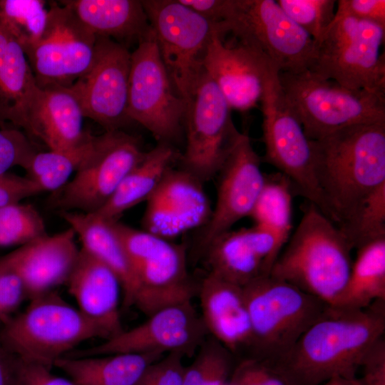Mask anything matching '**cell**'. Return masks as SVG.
I'll return each instance as SVG.
<instances>
[{
  "label": "cell",
  "instance_id": "cell-24",
  "mask_svg": "<svg viewBox=\"0 0 385 385\" xmlns=\"http://www.w3.org/2000/svg\"><path fill=\"white\" fill-rule=\"evenodd\" d=\"M66 284L78 310L110 338L124 330L118 309L120 282L111 269L83 247Z\"/></svg>",
  "mask_w": 385,
  "mask_h": 385
},
{
  "label": "cell",
  "instance_id": "cell-37",
  "mask_svg": "<svg viewBox=\"0 0 385 385\" xmlns=\"http://www.w3.org/2000/svg\"><path fill=\"white\" fill-rule=\"evenodd\" d=\"M48 235L40 213L20 202L0 207V247L24 245Z\"/></svg>",
  "mask_w": 385,
  "mask_h": 385
},
{
  "label": "cell",
  "instance_id": "cell-30",
  "mask_svg": "<svg viewBox=\"0 0 385 385\" xmlns=\"http://www.w3.org/2000/svg\"><path fill=\"white\" fill-rule=\"evenodd\" d=\"M176 157L170 144L158 143L125 176L119 186L96 213L107 220H117L126 210L147 201L155 191Z\"/></svg>",
  "mask_w": 385,
  "mask_h": 385
},
{
  "label": "cell",
  "instance_id": "cell-7",
  "mask_svg": "<svg viewBox=\"0 0 385 385\" xmlns=\"http://www.w3.org/2000/svg\"><path fill=\"white\" fill-rule=\"evenodd\" d=\"M385 27L349 16L334 14L314 41L308 71L352 90L385 93Z\"/></svg>",
  "mask_w": 385,
  "mask_h": 385
},
{
  "label": "cell",
  "instance_id": "cell-5",
  "mask_svg": "<svg viewBox=\"0 0 385 385\" xmlns=\"http://www.w3.org/2000/svg\"><path fill=\"white\" fill-rule=\"evenodd\" d=\"M243 289L252 332L245 357L270 362L283 356L329 305L270 275Z\"/></svg>",
  "mask_w": 385,
  "mask_h": 385
},
{
  "label": "cell",
  "instance_id": "cell-46",
  "mask_svg": "<svg viewBox=\"0 0 385 385\" xmlns=\"http://www.w3.org/2000/svg\"><path fill=\"white\" fill-rule=\"evenodd\" d=\"M21 361L18 385H75L71 380L53 374L51 369L43 365Z\"/></svg>",
  "mask_w": 385,
  "mask_h": 385
},
{
  "label": "cell",
  "instance_id": "cell-11",
  "mask_svg": "<svg viewBox=\"0 0 385 385\" xmlns=\"http://www.w3.org/2000/svg\"><path fill=\"white\" fill-rule=\"evenodd\" d=\"M145 154L138 139L121 130L94 135L92 146L75 176L52 192L49 206L57 211L96 212Z\"/></svg>",
  "mask_w": 385,
  "mask_h": 385
},
{
  "label": "cell",
  "instance_id": "cell-31",
  "mask_svg": "<svg viewBox=\"0 0 385 385\" xmlns=\"http://www.w3.org/2000/svg\"><path fill=\"white\" fill-rule=\"evenodd\" d=\"M385 301V237L356 248L348 280L332 306L364 309Z\"/></svg>",
  "mask_w": 385,
  "mask_h": 385
},
{
  "label": "cell",
  "instance_id": "cell-19",
  "mask_svg": "<svg viewBox=\"0 0 385 385\" xmlns=\"http://www.w3.org/2000/svg\"><path fill=\"white\" fill-rule=\"evenodd\" d=\"M202 68L230 108L241 112L260 103L267 76L277 69L261 53L234 39L227 43L217 32L207 46Z\"/></svg>",
  "mask_w": 385,
  "mask_h": 385
},
{
  "label": "cell",
  "instance_id": "cell-20",
  "mask_svg": "<svg viewBox=\"0 0 385 385\" xmlns=\"http://www.w3.org/2000/svg\"><path fill=\"white\" fill-rule=\"evenodd\" d=\"M202 184L183 169H170L147 200L145 230L167 239L202 227L212 213Z\"/></svg>",
  "mask_w": 385,
  "mask_h": 385
},
{
  "label": "cell",
  "instance_id": "cell-22",
  "mask_svg": "<svg viewBox=\"0 0 385 385\" xmlns=\"http://www.w3.org/2000/svg\"><path fill=\"white\" fill-rule=\"evenodd\" d=\"M76 235L69 227L21 245L0 258L20 277L27 299L31 300L66 284L80 250Z\"/></svg>",
  "mask_w": 385,
  "mask_h": 385
},
{
  "label": "cell",
  "instance_id": "cell-18",
  "mask_svg": "<svg viewBox=\"0 0 385 385\" xmlns=\"http://www.w3.org/2000/svg\"><path fill=\"white\" fill-rule=\"evenodd\" d=\"M261 159L247 132L241 135L217 175L219 181L215 206L202 227L195 245L202 256L209 245L230 230L241 219L250 216L265 183Z\"/></svg>",
  "mask_w": 385,
  "mask_h": 385
},
{
  "label": "cell",
  "instance_id": "cell-9",
  "mask_svg": "<svg viewBox=\"0 0 385 385\" xmlns=\"http://www.w3.org/2000/svg\"><path fill=\"white\" fill-rule=\"evenodd\" d=\"M111 225L135 274V305L147 317L170 306L192 301L198 285L188 274L185 247L118 220Z\"/></svg>",
  "mask_w": 385,
  "mask_h": 385
},
{
  "label": "cell",
  "instance_id": "cell-16",
  "mask_svg": "<svg viewBox=\"0 0 385 385\" xmlns=\"http://www.w3.org/2000/svg\"><path fill=\"white\" fill-rule=\"evenodd\" d=\"M141 324L64 356L84 357L123 353L180 352L192 356L209 333L192 301L163 308Z\"/></svg>",
  "mask_w": 385,
  "mask_h": 385
},
{
  "label": "cell",
  "instance_id": "cell-38",
  "mask_svg": "<svg viewBox=\"0 0 385 385\" xmlns=\"http://www.w3.org/2000/svg\"><path fill=\"white\" fill-rule=\"evenodd\" d=\"M284 12L314 41L334 19L335 0H277Z\"/></svg>",
  "mask_w": 385,
  "mask_h": 385
},
{
  "label": "cell",
  "instance_id": "cell-4",
  "mask_svg": "<svg viewBox=\"0 0 385 385\" xmlns=\"http://www.w3.org/2000/svg\"><path fill=\"white\" fill-rule=\"evenodd\" d=\"M0 329V340L22 361L48 369L55 361L92 338L109 334L54 291L30 300Z\"/></svg>",
  "mask_w": 385,
  "mask_h": 385
},
{
  "label": "cell",
  "instance_id": "cell-29",
  "mask_svg": "<svg viewBox=\"0 0 385 385\" xmlns=\"http://www.w3.org/2000/svg\"><path fill=\"white\" fill-rule=\"evenodd\" d=\"M163 356L159 353H123L57 359L75 385H135L145 369Z\"/></svg>",
  "mask_w": 385,
  "mask_h": 385
},
{
  "label": "cell",
  "instance_id": "cell-13",
  "mask_svg": "<svg viewBox=\"0 0 385 385\" xmlns=\"http://www.w3.org/2000/svg\"><path fill=\"white\" fill-rule=\"evenodd\" d=\"M181 169L202 183L217 175L241 133L218 87L203 71L187 100Z\"/></svg>",
  "mask_w": 385,
  "mask_h": 385
},
{
  "label": "cell",
  "instance_id": "cell-34",
  "mask_svg": "<svg viewBox=\"0 0 385 385\" xmlns=\"http://www.w3.org/2000/svg\"><path fill=\"white\" fill-rule=\"evenodd\" d=\"M192 362L185 366L184 385H226L235 367V355L209 335Z\"/></svg>",
  "mask_w": 385,
  "mask_h": 385
},
{
  "label": "cell",
  "instance_id": "cell-33",
  "mask_svg": "<svg viewBox=\"0 0 385 385\" xmlns=\"http://www.w3.org/2000/svg\"><path fill=\"white\" fill-rule=\"evenodd\" d=\"M94 135L88 133L77 146L66 150L37 152L26 170L27 176L42 192H55L68 182L90 150Z\"/></svg>",
  "mask_w": 385,
  "mask_h": 385
},
{
  "label": "cell",
  "instance_id": "cell-40",
  "mask_svg": "<svg viewBox=\"0 0 385 385\" xmlns=\"http://www.w3.org/2000/svg\"><path fill=\"white\" fill-rule=\"evenodd\" d=\"M229 384L290 385L274 364L253 357H242L235 364Z\"/></svg>",
  "mask_w": 385,
  "mask_h": 385
},
{
  "label": "cell",
  "instance_id": "cell-41",
  "mask_svg": "<svg viewBox=\"0 0 385 385\" xmlns=\"http://www.w3.org/2000/svg\"><path fill=\"white\" fill-rule=\"evenodd\" d=\"M185 356L170 352L150 364L135 385H184Z\"/></svg>",
  "mask_w": 385,
  "mask_h": 385
},
{
  "label": "cell",
  "instance_id": "cell-8",
  "mask_svg": "<svg viewBox=\"0 0 385 385\" xmlns=\"http://www.w3.org/2000/svg\"><path fill=\"white\" fill-rule=\"evenodd\" d=\"M221 37L232 39L264 55L279 71L297 73L309 69L314 40L294 22L274 0H226Z\"/></svg>",
  "mask_w": 385,
  "mask_h": 385
},
{
  "label": "cell",
  "instance_id": "cell-21",
  "mask_svg": "<svg viewBox=\"0 0 385 385\" xmlns=\"http://www.w3.org/2000/svg\"><path fill=\"white\" fill-rule=\"evenodd\" d=\"M282 248L272 234L254 225L220 235L202 256L210 272L245 287L270 275Z\"/></svg>",
  "mask_w": 385,
  "mask_h": 385
},
{
  "label": "cell",
  "instance_id": "cell-26",
  "mask_svg": "<svg viewBox=\"0 0 385 385\" xmlns=\"http://www.w3.org/2000/svg\"><path fill=\"white\" fill-rule=\"evenodd\" d=\"M31 114V138L51 150H66L81 143L89 132L83 130L84 114L70 86L39 87Z\"/></svg>",
  "mask_w": 385,
  "mask_h": 385
},
{
  "label": "cell",
  "instance_id": "cell-12",
  "mask_svg": "<svg viewBox=\"0 0 385 385\" xmlns=\"http://www.w3.org/2000/svg\"><path fill=\"white\" fill-rule=\"evenodd\" d=\"M141 3L173 86L187 101L204 71L202 59L217 24L178 0Z\"/></svg>",
  "mask_w": 385,
  "mask_h": 385
},
{
  "label": "cell",
  "instance_id": "cell-44",
  "mask_svg": "<svg viewBox=\"0 0 385 385\" xmlns=\"http://www.w3.org/2000/svg\"><path fill=\"white\" fill-rule=\"evenodd\" d=\"M336 15L349 16L385 27V0H339Z\"/></svg>",
  "mask_w": 385,
  "mask_h": 385
},
{
  "label": "cell",
  "instance_id": "cell-48",
  "mask_svg": "<svg viewBox=\"0 0 385 385\" xmlns=\"http://www.w3.org/2000/svg\"><path fill=\"white\" fill-rule=\"evenodd\" d=\"M323 385H364L360 378L355 377H336L330 379Z\"/></svg>",
  "mask_w": 385,
  "mask_h": 385
},
{
  "label": "cell",
  "instance_id": "cell-17",
  "mask_svg": "<svg viewBox=\"0 0 385 385\" xmlns=\"http://www.w3.org/2000/svg\"><path fill=\"white\" fill-rule=\"evenodd\" d=\"M97 37L91 68L70 87L85 118L96 121L106 131L120 130L131 121L128 115L131 53L111 38Z\"/></svg>",
  "mask_w": 385,
  "mask_h": 385
},
{
  "label": "cell",
  "instance_id": "cell-36",
  "mask_svg": "<svg viewBox=\"0 0 385 385\" xmlns=\"http://www.w3.org/2000/svg\"><path fill=\"white\" fill-rule=\"evenodd\" d=\"M41 0H1L0 14L24 52L41 38L48 9Z\"/></svg>",
  "mask_w": 385,
  "mask_h": 385
},
{
  "label": "cell",
  "instance_id": "cell-45",
  "mask_svg": "<svg viewBox=\"0 0 385 385\" xmlns=\"http://www.w3.org/2000/svg\"><path fill=\"white\" fill-rule=\"evenodd\" d=\"M359 369L364 385H385V339H379L366 351Z\"/></svg>",
  "mask_w": 385,
  "mask_h": 385
},
{
  "label": "cell",
  "instance_id": "cell-43",
  "mask_svg": "<svg viewBox=\"0 0 385 385\" xmlns=\"http://www.w3.org/2000/svg\"><path fill=\"white\" fill-rule=\"evenodd\" d=\"M42 192L28 177L6 173L0 175V207L20 202L22 200Z\"/></svg>",
  "mask_w": 385,
  "mask_h": 385
},
{
  "label": "cell",
  "instance_id": "cell-23",
  "mask_svg": "<svg viewBox=\"0 0 385 385\" xmlns=\"http://www.w3.org/2000/svg\"><path fill=\"white\" fill-rule=\"evenodd\" d=\"M201 317L209 333L235 356L249 352L252 332L243 287L210 272L200 284Z\"/></svg>",
  "mask_w": 385,
  "mask_h": 385
},
{
  "label": "cell",
  "instance_id": "cell-42",
  "mask_svg": "<svg viewBox=\"0 0 385 385\" xmlns=\"http://www.w3.org/2000/svg\"><path fill=\"white\" fill-rule=\"evenodd\" d=\"M27 299L18 274L0 261V329Z\"/></svg>",
  "mask_w": 385,
  "mask_h": 385
},
{
  "label": "cell",
  "instance_id": "cell-28",
  "mask_svg": "<svg viewBox=\"0 0 385 385\" xmlns=\"http://www.w3.org/2000/svg\"><path fill=\"white\" fill-rule=\"evenodd\" d=\"M73 230L82 242V247L89 252L118 277L123 293V305H134L137 280L131 261L125 250L111 220L96 212L57 211Z\"/></svg>",
  "mask_w": 385,
  "mask_h": 385
},
{
  "label": "cell",
  "instance_id": "cell-27",
  "mask_svg": "<svg viewBox=\"0 0 385 385\" xmlns=\"http://www.w3.org/2000/svg\"><path fill=\"white\" fill-rule=\"evenodd\" d=\"M59 4L96 36L111 38L127 48L152 31L141 1L64 0Z\"/></svg>",
  "mask_w": 385,
  "mask_h": 385
},
{
  "label": "cell",
  "instance_id": "cell-2",
  "mask_svg": "<svg viewBox=\"0 0 385 385\" xmlns=\"http://www.w3.org/2000/svg\"><path fill=\"white\" fill-rule=\"evenodd\" d=\"M311 143L317 183L339 227L385 183V123L346 127Z\"/></svg>",
  "mask_w": 385,
  "mask_h": 385
},
{
  "label": "cell",
  "instance_id": "cell-3",
  "mask_svg": "<svg viewBox=\"0 0 385 385\" xmlns=\"http://www.w3.org/2000/svg\"><path fill=\"white\" fill-rule=\"evenodd\" d=\"M352 250L340 228L308 202L270 276L333 305L348 280Z\"/></svg>",
  "mask_w": 385,
  "mask_h": 385
},
{
  "label": "cell",
  "instance_id": "cell-6",
  "mask_svg": "<svg viewBox=\"0 0 385 385\" xmlns=\"http://www.w3.org/2000/svg\"><path fill=\"white\" fill-rule=\"evenodd\" d=\"M279 84L310 140L346 127L385 123V93L352 90L307 70L280 72Z\"/></svg>",
  "mask_w": 385,
  "mask_h": 385
},
{
  "label": "cell",
  "instance_id": "cell-47",
  "mask_svg": "<svg viewBox=\"0 0 385 385\" xmlns=\"http://www.w3.org/2000/svg\"><path fill=\"white\" fill-rule=\"evenodd\" d=\"M21 361L0 340V385H18Z\"/></svg>",
  "mask_w": 385,
  "mask_h": 385
},
{
  "label": "cell",
  "instance_id": "cell-35",
  "mask_svg": "<svg viewBox=\"0 0 385 385\" xmlns=\"http://www.w3.org/2000/svg\"><path fill=\"white\" fill-rule=\"evenodd\" d=\"M339 227L353 249L385 237V183L368 194Z\"/></svg>",
  "mask_w": 385,
  "mask_h": 385
},
{
  "label": "cell",
  "instance_id": "cell-15",
  "mask_svg": "<svg viewBox=\"0 0 385 385\" xmlns=\"http://www.w3.org/2000/svg\"><path fill=\"white\" fill-rule=\"evenodd\" d=\"M97 38L68 9L50 3L41 38L25 51L38 87L71 86L91 68Z\"/></svg>",
  "mask_w": 385,
  "mask_h": 385
},
{
  "label": "cell",
  "instance_id": "cell-10",
  "mask_svg": "<svg viewBox=\"0 0 385 385\" xmlns=\"http://www.w3.org/2000/svg\"><path fill=\"white\" fill-rule=\"evenodd\" d=\"M279 73L277 69L270 71L260 101L265 147L263 160L287 177L295 192L334 222L316 178L311 140L283 93Z\"/></svg>",
  "mask_w": 385,
  "mask_h": 385
},
{
  "label": "cell",
  "instance_id": "cell-25",
  "mask_svg": "<svg viewBox=\"0 0 385 385\" xmlns=\"http://www.w3.org/2000/svg\"><path fill=\"white\" fill-rule=\"evenodd\" d=\"M39 90L24 51L0 14V128L9 122L31 138V114Z\"/></svg>",
  "mask_w": 385,
  "mask_h": 385
},
{
  "label": "cell",
  "instance_id": "cell-14",
  "mask_svg": "<svg viewBox=\"0 0 385 385\" xmlns=\"http://www.w3.org/2000/svg\"><path fill=\"white\" fill-rule=\"evenodd\" d=\"M186 106L173 86L152 30L131 53L128 117L158 143L170 144L181 134Z\"/></svg>",
  "mask_w": 385,
  "mask_h": 385
},
{
  "label": "cell",
  "instance_id": "cell-1",
  "mask_svg": "<svg viewBox=\"0 0 385 385\" xmlns=\"http://www.w3.org/2000/svg\"><path fill=\"white\" fill-rule=\"evenodd\" d=\"M385 332V301L364 309L328 305L280 359L272 362L290 385H323L355 377L369 349Z\"/></svg>",
  "mask_w": 385,
  "mask_h": 385
},
{
  "label": "cell",
  "instance_id": "cell-39",
  "mask_svg": "<svg viewBox=\"0 0 385 385\" xmlns=\"http://www.w3.org/2000/svg\"><path fill=\"white\" fill-rule=\"evenodd\" d=\"M37 152L36 143L23 130L9 126L0 128V175L16 166L26 170Z\"/></svg>",
  "mask_w": 385,
  "mask_h": 385
},
{
  "label": "cell",
  "instance_id": "cell-32",
  "mask_svg": "<svg viewBox=\"0 0 385 385\" xmlns=\"http://www.w3.org/2000/svg\"><path fill=\"white\" fill-rule=\"evenodd\" d=\"M294 188L281 173L265 175V183L250 215L255 225L272 234L284 247L292 227Z\"/></svg>",
  "mask_w": 385,
  "mask_h": 385
}]
</instances>
